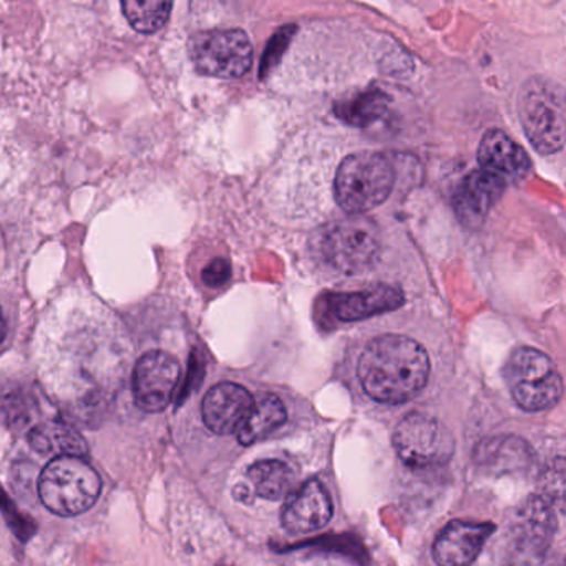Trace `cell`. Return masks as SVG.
Listing matches in <instances>:
<instances>
[{"mask_svg": "<svg viewBox=\"0 0 566 566\" xmlns=\"http://www.w3.org/2000/svg\"><path fill=\"white\" fill-rule=\"evenodd\" d=\"M357 374L370 399L382 403H403L426 387L430 360L417 340L400 334H387L367 344Z\"/></svg>", "mask_w": 566, "mask_h": 566, "instance_id": "6da1fadb", "label": "cell"}, {"mask_svg": "<svg viewBox=\"0 0 566 566\" xmlns=\"http://www.w3.org/2000/svg\"><path fill=\"white\" fill-rule=\"evenodd\" d=\"M101 492V475L82 457H55L39 479L42 503L55 515L75 516L87 512Z\"/></svg>", "mask_w": 566, "mask_h": 566, "instance_id": "7a4b0ae2", "label": "cell"}, {"mask_svg": "<svg viewBox=\"0 0 566 566\" xmlns=\"http://www.w3.org/2000/svg\"><path fill=\"white\" fill-rule=\"evenodd\" d=\"M321 260L340 274H359L379 260L380 231L364 214H349L327 224L317 237Z\"/></svg>", "mask_w": 566, "mask_h": 566, "instance_id": "3957f363", "label": "cell"}, {"mask_svg": "<svg viewBox=\"0 0 566 566\" xmlns=\"http://www.w3.org/2000/svg\"><path fill=\"white\" fill-rule=\"evenodd\" d=\"M394 168L384 155L360 151L340 164L334 180L337 203L349 214H364L389 198Z\"/></svg>", "mask_w": 566, "mask_h": 566, "instance_id": "277c9868", "label": "cell"}, {"mask_svg": "<svg viewBox=\"0 0 566 566\" xmlns=\"http://www.w3.org/2000/svg\"><path fill=\"white\" fill-rule=\"evenodd\" d=\"M518 115L530 144L543 155L562 151L565 145V101L555 82L532 78L518 95Z\"/></svg>", "mask_w": 566, "mask_h": 566, "instance_id": "5b68a950", "label": "cell"}, {"mask_svg": "<svg viewBox=\"0 0 566 566\" xmlns=\"http://www.w3.org/2000/svg\"><path fill=\"white\" fill-rule=\"evenodd\" d=\"M513 400L528 412L552 409L563 396V379L555 364L542 350H513L503 370Z\"/></svg>", "mask_w": 566, "mask_h": 566, "instance_id": "8992f818", "label": "cell"}, {"mask_svg": "<svg viewBox=\"0 0 566 566\" xmlns=\"http://www.w3.org/2000/svg\"><path fill=\"white\" fill-rule=\"evenodd\" d=\"M392 443L410 469L443 465L455 449L452 432L439 419L423 412L407 413L394 430Z\"/></svg>", "mask_w": 566, "mask_h": 566, "instance_id": "52a82bcc", "label": "cell"}, {"mask_svg": "<svg viewBox=\"0 0 566 566\" xmlns=\"http://www.w3.org/2000/svg\"><path fill=\"white\" fill-rule=\"evenodd\" d=\"M188 52L197 71L208 77L240 78L253 64V45L238 29L198 32L191 38Z\"/></svg>", "mask_w": 566, "mask_h": 566, "instance_id": "ba28073f", "label": "cell"}, {"mask_svg": "<svg viewBox=\"0 0 566 566\" xmlns=\"http://www.w3.org/2000/svg\"><path fill=\"white\" fill-rule=\"evenodd\" d=\"M180 364L165 350H150L138 359L134 370V397L144 412H161L174 399L180 382Z\"/></svg>", "mask_w": 566, "mask_h": 566, "instance_id": "9c48e42d", "label": "cell"}, {"mask_svg": "<svg viewBox=\"0 0 566 566\" xmlns=\"http://www.w3.org/2000/svg\"><path fill=\"white\" fill-rule=\"evenodd\" d=\"M493 530V523L453 520L437 535L432 546L433 559L439 566L472 565Z\"/></svg>", "mask_w": 566, "mask_h": 566, "instance_id": "30bf717a", "label": "cell"}, {"mask_svg": "<svg viewBox=\"0 0 566 566\" xmlns=\"http://www.w3.org/2000/svg\"><path fill=\"white\" fill-rule=\"evenodd\" d=\"M253 403L254 397L240 384H217L208 390L201 406L205 426L217 436L238 432Z\"/></svg>", "mask_w": 566, "mask_h": 566, "instance_id": "8fae6325", "label": "cell"}, {"mask_svg": "<svg viewBox=\"0 0 566 566\" xmlns=\"http://www.w3.org/2000/svg\"><path fill=\"white\" fill-rule=\"evenodd\" d=\"M333 518V502L319 480H307L287 499L281 522L290 533H311L324 528Z\"/></svg>", "mask_w": 566, "mask_h": 566, "instance_id": "7c38bea8", "label": "cell"}, {"mask_svg": "<svg viewBox=\"0 0 566 566\" xmlns=\"http://www.w3.org/2000/svg\"><path fill=\"white\" fill-rule=\"evenodd\" d=\"M505 180L500 175L476 170L467 175L453 197L457 217L467 227H480L496 201L505 193Z\"/></svg>", "mask_w": 566, "mask_h": 566, "instance_id": "4fadbf2b", "label": "cell"}, {"mask_svg": "<svg viewBox=\"0 0 566 566\" xmlns=\"http://www.w3.org/2000/svg\"><path fill=\"white\" fill-rule=\"evenodd\" d=\"M555 515L552 505L543 496H533L523 503L516 513L515 543L520 552L528 558H538L546 552L555 535Z\"/></svg>", "mask_w": 566, "mask_h": 566, "instance_id": "5bb4252c", "label": "cell"}, {"mask_svg": "<svg viewBox=\"0 0 566 566\" xmlns=\"http://www.w3.org/2000/svg\"><path fill=\"white\" fill-rule=\"evenodd\" d=\"M327 304L337 319L350 323L399 310L403 294L392 286H374L359 293L333 294L327 297Z\"/></svg>", "mask_w": 566, "mask_h": 566, "instance_id": "9a60e30c", "label": "cell"}, {"mask_svg": "<svg viewBox=\"0 0 566 566\" xmlns=\"http://www.w3.org/2000/svg\"><path fill=\"white\" fill-rule=\"evenodd\" d=\"M479 161L483 170L510 177H523L532 167L525 150L510 140L502 130H490L483 135L479 147Z\"/></svg>", "mask_w": 566, "mask_h": 566, "instance_id": "2e32d148", "label": "cell"}, {"mask_svg": "<svg viewBox=\"0 0 566 566\" xmlns=\"http://www.w3.org/2000/svg\"><path fill=\"white\" fill-rule=\"evenodd\" d=\"M475 460L490 472H520L532 463V449L520 437L502 436L480 443Z\"/></svg>", "mask_w": 566, "mask_h": 566, "instance_id": "e0dca14e", "label": "cell"}, {"mask_svg": "<svg viewBox=\"0 0 566 566\" xmlns=\"http://www.w3.org/2000/svg\"><path fill=\"white\" fill-rule=\"evenodd\" d=\"M286 420V407L281 402L280 397L270 392L260 394L254 397L253 407L243 426L238 430V440L243 446H251L280 429Z\"/></svg>", "mask_w": 566, "mask_h": 566, "instance_id": "ac0fdd59", "label": "cell"}, {"mask_svg": "<svg viewBox=\"0 0 566 566\" xmlns=\"http://www.w3.org/2000/svg\"><path fill=\"white\" fill-rule=\"evenodd\" d=\"M31 442L35 450L42 453H59L61 455L82 457L87 453V443L77 430L67 423L51 422L35 427L31 433Z\"/></svg>", "mask_w": 566, "mask_h": 566, "instance_id": "d6986e66", "label": "cell"}, {"mask_svg": "<svg viewBox=\"0 0 566 566\" xmlns=\"http://www.w3.org/2000/svg\"><path fill=\"white\" fill-rule=\"evenodd\" d=\"M248 479L254 492L266 500H280L290 493L294 475L287 463L281 460H260L248 469Z\"/></svg>", "mask_w": 566, "mask_h": 566, "instance_id": "ffe728a7", "label": "cell"}, {"mask_svg": "<svg viewBox=\"0 0 566 566\" xmlns=\"http://www.w3.org/2000/svg\"><path fill=\"white\" fill-rule=\"evenodd\" d=\"M390 98L382 91H367L336 105V115L353 127H367L386 114Z\"/></svg>", "mask_w": 566, "mask_h": 566, "instance_id": "44dd1931", "label": "cell"}, {"mask_svg": "<svg viewBox=\"0 0 566 566\" xmlns=\"http://www.w3.org/2000/svg\"><path fill=\"white\" fill-rule=\"evenodd\" d=\"M174 9L171 2L164 0H124L122 11L132 29L140 34H155L160 31Z\"/></svg>", "mask_w": 566, "mask_h": 566, "instance_id": "7402d4cb", "label": "cell"}, {"mask_svg": "<svg viewBox=\"0 0 566 566\" xmlns=\"http://www.w3.org/2000/svg\"><path fill=\"white\" fill-rule=\"evenodd\" d=\"M201 277H203V283L210 287H221L223 284L228 283V280L231 277V266L227 260L223 258H217V260L208 263V266L205 268L203 273H201Z\"/></svg>", "mask_w": 566, "mask_h": 566, "instance_id": "603a6c76", "label": "cell"}, {"mask_svg": "<svg viewBox=\"0 0 566 566\" xmlns=\"http://www.w3.org/2000/svg\"><path fill=\"white\" fill-rule=\"evenodd\" d=\"M6 334H8V324H6L4 316H2V311H0V344L6 339Z\"/></svg>", "mask_w": 566, "mask_h": 566, "instance_id": "cb8c5ba5", "label": "cell"}]
</instances>
